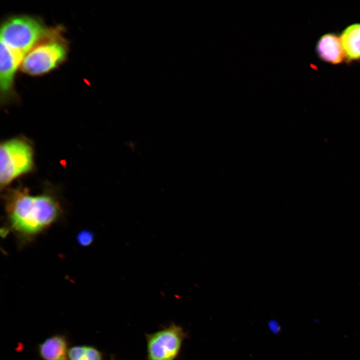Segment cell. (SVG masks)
<instances>
[{
    "label": "cell",
    "instance_id": "obj_1",
    "mask_svg": "<svg viewBox=\"0 0 360 360\" xmlns=\"http://www.w3.org/2000/svg\"><path fill=\"white\" fill-rule=\"evenodd\" d=\"M4 200L6 219L2 236L11 232L20 245L44 232L62 213L58 200L48 193L34 196L26 189L16 188L8 190Z\"/></svg>",
    "mask_w": 360,
    "mask_h": 360
},
{
    "label": "cell",
    "instance_id": "obj_2",
    "mask_svg": "<svg viewBox=\"0 0 360 360\" xmlns=\"http://www.w3.org/2000/svg\"><path fill=\"white\" fill-rule=\"evenodd\" d=\"M50 30L39 20L28 16H16L4 22L0 42L24 56L38 43L50 36Z\"/></svg>",
    "mask_w": 360,
    "mask_h": 360
},
{
    "label": "cell",
    "instance_id": "obj_3",
    "mask_svg": "<svg viewBox=\"0 0 360 360\" xmlns=\"http://www.w3.org/2000/svg\"><path fill=\"white\" fill-rule=\"evenodd\" d=\"M34 150L31 142L24 137L4 140L0 146V184L3 188L18 177L31 172Z\"/></svg>",
    "mask_w": 360,
    "mask_h": 360
},
{
    "label": "cell",
    "instance_id": "obj_4",
    "mask_svg": "<svg viewBox=\"0 0 360 360\" xmlns=\"http://www.w3.org/2000/svg\"><path fill=\"white\" fill-rule=\"evenodd\" d=\"M67 48L56 32L38 44L24 57L22 70L30 75L46 74L57 67L66 58Z\"/></svg>",
    "mask_w": 360,
    "mask_h": 360
},
{
    "label": "cell",
    "instance_id": "obj_5",
    "mask_svg": "<svg viewBox=\"0 0 360 360\" xmlns=\"http://www.w3.org/2000/svg\"><path fill=\"white\" fill-rule=\"evenodd\" d=\"M147 360H176L188 334L172 322L156 332L146 334Z\"/></svg>",
    "mask_w": 360,
    "mask_h": 360
},
{
    "label": "cell",
    "instance_id": "obj_6",
    "mask_svg": "<svg viewBox=\"0 0 360 360\" xmlns=\"http://www.w3.org/2000/svg\"><path fill=\"white\" fill-rule=\"evenodd\" d=\"M0 49V100L2 103L6 104L15 97L14 78L24 56L2 42Z\"/></svg>",
    "mask_w": 360,
    "mask_h": 360
},
{
    "label": "cell",
    "instance_id": "obj_7",
    "mask_svg": "<svg viewBox=\"0 0 360 360\" xmlns=\"http://www.w3.org/2000/svg\"><path fill=\"white\" fill-rule=\"evenodd\" d=\"M69 346L67 336L56 334L38 344L36 350L42 360H69Z\"/></svg>",
    "mask_w": 360,
    "mask_h": 360
},
{
    "label": "cell",
    "instance_id": "obj_8",
    "mask_svg": "<svg viewBox=\"0 0 360 360\" xmlns=\"http://www.w3.org/2000/svg\"><path fill=\"white\" fill-rule=\"evenodd\" d=\"M316 52L320 60L336 64L346 59L340 37L333 33L322 36L316 45Z\"/></svg>",
    "mask_w": 360,
    "mask_h": 360
},
{
    "label": "cell",
    "instance_id": "obj_9",
    "mask_svg": "<svg viewBox=\"0 0 360 360\" xmlns=\"http://www.w3.org/2000/svg\"><path fill=\"white\" fill-rule=\"evenodd\" d=\"M348 61L360 60V24H351L346 28L340 36Z\"/></svg>",
    "mask_w": 360,
    "mask_h": 360
},
{
    "label": "cell",
    "instance_id": "obj_10",
    "mask_svg": "<svg viewBox=\"0 0 360 360\" xmlns=\"http://www.w3.org/2000/svg\"><path fill=\"white\" fill-rule=\"evenodd\" d=\"M69 360H105L104 353L91 345H76L68 350Z\"/></svg>",
    "mask_w": 360,
    "mask_h": 360
},
{
    "label": "cell",
    "instance_id": "obj_11",
    "mask_svg": "<svg viewBox=\"0 0 360 360\" xmlns=\"http://www.w3.org/2000/svg\"><path fill=\"white\" fill-rule=\"evenodd\" d=\"M94 238V235L92 232L88 230L80 232L77 237L78 243L84 246L90 244Z\"/></svg>",
    "mask_w": 360,
    "mask_h": 360
},
{
    "label": "cell",
    "instance_id": "obj_12",
    "mask_svg": "<svg viewBox=\"0 0 360 360\" xmlns=\"http://www.w3.org/2000/svg\"><path fill=\"white\" fill-rule=\"evenodd\" d=\"M110 360H116L114 356L112 354L110 356Z\"/></svg>",
    "mask_w": 360,
    "mask_h": 360
}]
</instances>
